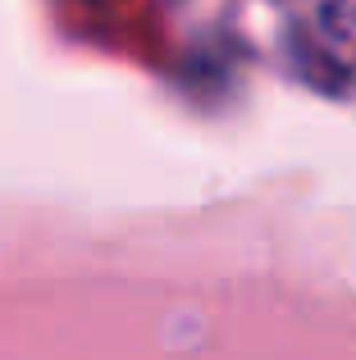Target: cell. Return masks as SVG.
Returning <instances> with one entry per match:
<instances>
[{
	"label": "cell",
	"mask_w": 356,
	"mask_h": 360,
	"mask_svg": "<svg viewBox=\"0 0 356 360\" xmlns=\"http://www.w3.org/2000/svg\"><path fill=\"white\" fill-rule=\"evenodd\" d=\"M311 27L315 51H333L338 69H356V0H279Z\"/></svg>",
	"instance_id": "1"
}]
</instances>
